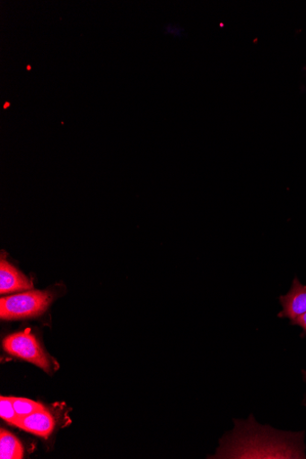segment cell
I'll list each match as a JSON object with an SVG mask.
<instances>
[{
    "label": "cell",
    "mask_w": 306,
    "mask_h": 459,
    "mask_svg": "<svg viewBox=\"0 0 306 459\" xmlns=\"http://www.w3.org/2000/svg\"><path fill=\"white\" fill-rule=\"evenodd\" d=\"M237 427L234 437L227 441L216 458H306L302 434L278 432L254 422Z\"/></svg>",
    "instance_id": "cell-1"
},
{
    "label": "cell",
    "mask_w": 306,
    "mask_h": 459,
    "mask_svg": "<svg viewBox=\"0 0 306 459\" xmlns=\"http://www.w3.org/2000/svg\"><path fill=\"white\" fill-rule=\"evenodd\" d=\"M53 297L47 290H29L26 293L0 299V317L16 320L36 317L50 307Z\"/></svg>",
    "instance_id": "cell-2"
},
{
    "label": "cell",
    "mask_w": 306,
    "mask_h": 459,
    "mask_svg": "<svg viewBox=\"0 0 306 459\" xmlns=\"http://www.w3.org/2000/svg\"><path fill=\"white\" fill-rule=\"evenodd\" d=\"M4 348L9 354L31 362L48 373L56 368V361L43 351L33 333L28 330L8 336L4 342Z\"/></svg>",
    "instance_id": "cell-3"
},
{
    "label": "cell",
    "mask_w": 306,
    "mask_h": 459,
    "mask_svg": "<svg viewBox=\"0 0 306 459\" xmlns=\"http://www.w3.org/2000/svg\"><path fill=\"white\" fill-rule=\"evenodd\" d=\"M56 420L46 408L39 409L21 420L17 428L42 437H48L54 431Z\"/></svg>",
    "instance_id": "cell-4"
},
{
    "label": "cell",
    "mask_w": 306,
    "mask_h": 459,
    "mask_svg": "<svg viewBox=\"0 0 306 459\" xmlns=\"http://www.w3.org/2000/svg\"><path fill=\"white\" fill-rule=\"evenodd\" d=\"M283 311L280 317H287L293 321L306 313V286L300 283L297 278L293 281L289 293L280 298Z\"/></svg>",
    "instance_id": "cell-5"
},
{
    "label": "cell",
    "mask_w": 306,
    "mask_h": 459,
    "mask_svg": "<svg viewBox=\"0 0 306 459\" xmlns=\"http://www.w3.org/2000/svg\"><path fill=\"white\" fill-rule=\"evenodd\" d=\"M33 288L31 280L4 259L0 262V293L3 295Z\"/></svg>",
    "instance_id": "cell-6"
},
{
    "label": "cell",
    "mask_w": 306,
    "mask_h": 459,
    "mask_svg": "<svg viewBox=\"0 0 306 459\" xmlns=\"http://www.w3.org/2000/svg\"><path fill=\"white\" fill-rule=\"evenodd\" d=\"M24 449L20 440L11 432L2 429L0 430V458L22 459Z\"/></svg>",
    "instance_id": "cell-7"
},
{
    "label": "cell",
    "mask_w": 306,
    "mask_h": 459,
    "mask_svg": "<svg viewBox=\"0 0 306 459\" xmlns=\"http://www.w3.org/2000/svg\"><path fill=\"white\" fill-rule=\"evenodd\" d=\"M0 417L8 423L17 427L20 419L15 411L13 397H4L0 398Z\"/></svg>",
    "instance_id": "cell-8"
},
{
    "label": "cell",
    "mask_w": 306,
    "mask_h": 459,
    "mask_svg": "<svg viewBox=\"0 0 306 459\" xmlns=\"http://www.w3.org/2000/svg\"><path fill=\"white\" fill-rule=\"evenodd\" d=\"M13 402L20 420L33 411L45 407L39 403L26 398L13 397Z\"/></svg>",
    "instance_id": "cell-9"
},
{
    "label": "cell",
    "mask_w": 306,
    "mask_h": 459,
    "mask_svg": "<svg viewBox=\"0 0 306 459\" xmlns=\"http://www.w3.org/2000/svg\"><path fill=\"white\" fill-rule=\"evenodd\" d=\"M293 324L298 325L306 331V313L301 315L293 321Z\"/></svg>",
    "instance_id": "cell-10"
},
{
    "label": "cell",
    "mask_w": 306,
    "mask_h": 459,
    "mask_svg": "<svg viewBox=\"0 0 306 459\" xmlns=\"http://www.w3.org/2000/svg\"><path fill=\"white\" fill-rule=\"evenodd\" d=\"M9 106H10V103H8L7 105L5 104L4 108H7Z\"/></svg>",
    "instance_id": "cell-11"
}]
</instances>
